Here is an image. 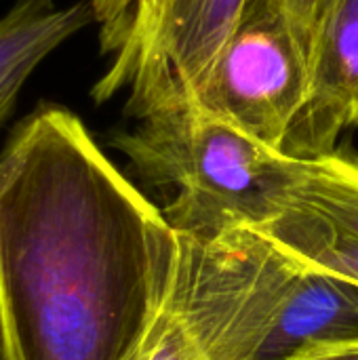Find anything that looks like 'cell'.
<instances>
[{"instance_id": "cell-1", "label": "cell", "mask_w": 358, "mask_h": 360, "mask_svg": "<svg viewBox=\"0 0 358 360\" xmlns=\"http://www.w3.org/2000/svg\"><path fill=\"white\" fill-rule=\"evenodd\" d=\"M177 232L68 108L0 150V360H137Z\"/></svg>"}, {"instance_id": "cell-2", "label": "cell", "mask_w": 358, "mask_h": 360, "mask_svg": "<svg viewBox=\"0 0 358 360\" xmlns=\"http://www.w3.org/2000/svg\"><path fill=\"white\" fill-rule=\"evenodd\" d=\"M169 302L209 360H293L358 342V285L304 266L255 228L177 232Z\"/></svg>"}, {"instance_id": "cell-3", "label": "cell", "mask_w": 358, "mask_h": 360, "mask_svg": "<svg viewBox=\"0 0 358 360\" xmlns=\"http://www.w3.org/2000/svg\"><path fill=\"white\" fill-rule=\"evenodd\" d=\"M135 120L110 146L124 154L139 181L171 192L160 209L179 234L211 238L266 224L306 165L196 103L158 108Z\"/></svg>"}, {"instance_id": "cell-4", "label": "cell", "mask_w": 358, "mask_h": 360, "mask_svg": "<svg viewBox=\"0 0 358 360\" xmlns=\"http://www.w3.org/2000/svg\"><path fill=\"white\" fill-rule=\"evenodd\" d=\"M310 74L287 0H247L194 103L283 150Z\"/></svg>"}, {"instance_id": "cell-5", "label": "cell", "mask_w": 358, "mask_h": 360, "mask_svg": "<svg viewBox=\"0 0 358 360\" xmlns=\"http://www.w3.org/2000/svg\"><path fill=\"white\" fill-rule=\"evenodd\" d=\"M247 0H150L91 95L129 91L127 112L194 103Z\"/></svg>"}, {"instance_id": "cell-6", "label": "cell", "mask_w": 358, "mask_h": 360, "mask_svg": "<svg viewBox=\"0 0 358 360\" xmlns=\"http://www.w3.org/2000/svg\"><path fill=\"white\" fill-rule=\"evenodd\" d=\"M304 266L358 285V158L306 160L276 215L255 228Z\"/></svg>"}, {"instance_id": "cell-7", "label": "cell", "mask_w": 358, "mask_h": 360, "mask_svg": "<svg viewBox=\"0 0 358 360\" xmlns=\"http://www.w3.org/2000/svg\"><path fill=\"white\" fill-rule=\"evenodd\" d=\"M358 127V0H338L321 30L306 103L283 152L302 160L335 154L340 137Z\"/></svg>"}, {"instance_id": "cell-8", "label": "cell", "mask_w": 358, "mask_h": 360, "mask_svg": "<svg viewBox=\"0 0 358 360\" xmlns=\"http://www.w3.org/2000/svg\"><path fill=\"white\" fill-rule=\"evenodd\" d=\"M95 23L91 0L57 6L53 0H15L0 17V127L34 70L68 38Z\"/></svg>"}, {"instance_id": "cell-9", "label": "cell", "mask_w": 358, "mask_h": 360, "mask_svg": "<svg viewBox=\"0 0 358 360\" xmlns=\"http://www.w3.org/2000/svg\"><path fill=\"white\" fill-rule=\"evenodd\" d=\"M137 360H209L169 302L158 312Z\"/></svg>"}, {"instance_id": "cell-10", "label": "cell", "mask_w": 358, "mask_h": 360, "mask_svg": "<svg viewBox=\"0 0 358 360\" xmlns=\"http://www.w3.org/2000/svg\"><path fill=\"white\" fill-rule=\"evenodd\" d=\"M148 2L150 0H91L93 19L99 25V44L103 53L116 55L122 49Z\"/></svg>"}, {"instance_id": "cell-11", "label": "cell", "mask_w": 358, "mask_h": 360, "mask_svg": "<svg viewBox=\"0 0 358 360\" xmlns=\"http://www.w3.org/2000/svg\"><path fill=\"white\" fill-rule=\"evenodd\" d=\"M335 2L338 0H287L291 21L310 57V65H312V55H314L321 30Z\"/></svg>"}, {"instance_id": "cell-12", "label": "cell", "mask_w": 358, "mask_h": 360, "mask_svg": "<svg viewBox=\"0 0 358 360\" xmlns=\"http://www.w3.org/2000/svg\"><path fill=\"white\" fill-rule=\"evenodd\" d=\"M293 360H358V342L327 346V348H314V350L304 352Z\"/></svg>"}]
</instances>
